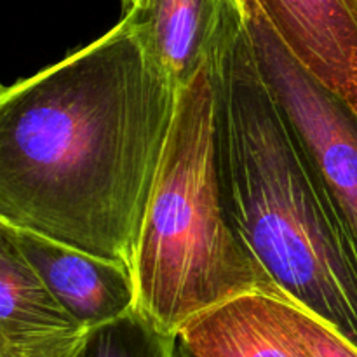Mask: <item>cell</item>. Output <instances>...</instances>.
Listing matches in <instances>:
<instances>
[{
	"label": "cell",
	"instance_id": "1",
	"mask_svg": "<svg viewBox=\"0 0 357 357\" xmlns=\"http://www.w3.org/2000/svg\"><path fill=\"white\" fill-rule=\"evenodd\" d=\"M180 84L129 16L0 94V222L132 265Z\"/></svg>",
	"mask_w": 357,
	"mask_h": 357
},
{
	"label": "cell",
	"instance_id": "2",
	"mask_svg": "<svg viewBox=\"0 0 357 357\" xmlns=\"http://www.w3.org/2000/svg\"><path fill=\"white\" fill-rule=\"evenodd\" d=\"M213 63L220 174L234 227L288 302L357 349L354 246L261 75L244 24Z\"/></svg>",
	"mask_w": 357,
	"mask_h": 357
},
{
	"label": "cell",
	"instance_id": "3",
	"mask_svg": "<svg viewBox=\"0 0 357 357\" xmlns=\"http://www.w3.org/2000/svg\"><path fill=\"white\" fill-rule=\"evenodd\" d=\"M132 271L136 309L176 337L192 319L237 296L261 293L286 300L243 243L227 209L213 61L180 87Z\"/></svg>",
	"mask_w": 357,
	"mask_h": 357
},
{
	"label": "cell",
	"instance_id": "4",
	"mask_svg": "<svg viewBox=\"0 0 357 357\" xmlns=\"http://www.w3.org/2000/svg\"><path fill=\"white\" fill-rule=\"evenodd\" d=\"M258 66L357 255V114L296 63L255 0H241Z\"/></svg>",
	"mask_w": 357,
	"mask_h": 357
},
{
	"label": "cell",
	"instance_id": "5",
	"mask_svg": "<svg viewBox=\"0 0 357 357\" xmlns=\"http://www.w3.org/2000/svg\"><path fill=\"white\" fill-rule=\"evenodd\" d=\"M0 232L13 241L52 295L87 328L110 323L136 309L132 265L96 257L2 222Z\"/></svg>",
	"mask_w": 357,
	"mask_h": 357
},
{
	"label": "cell",
	"instance_id": "6",
	"mask_svg": "<svg viewBox=\"0 0 357 357\" xmlns=\"http://www.w3.org/2000/svg\"><path fill=\"white\" fill-rule=\"evenodd\" d=\"M289 54L357 114V0H255Z\"/></svg>",
	"mask_w": 357,
	"mask_h": 357
},
{
	"label": "cell",
	"instance_id": "7",
	"mask_svg": "<svg viewBox=\"0 0 357 357\" xmlns=\"http://www.w3.org/2000/svg\"><path fill=\"white\" fill-rule=\"evenodd\" d=\"M89 331L0 232V357H77Z\"/></svg>",
	"mask_w": 357,
	"mask_h": 357
},
{
	"label": "cell",
	"instance_id": "8",
	"mask_svg": "<svg viewBox=\"0 0 357 357\" xmlns=\"http://www.w3.org/2000/svg\"><path fill=\"white\" fill-rule=\"evenodd\" d=\"M124 14L180 87L215 61L244 24L241 0H138Z\"/></svg>",
	"mask_w": 357,
	"mask_h": 357
},
{
	"label": "cell",
	"instance_id": "9",
	"mask_svg": "<svg viewBox=\"0 0 357 357\" xmlns=\"http://www.w3.org/2000/svg\"><path fill=\"white\" fill-rule=\"evenodd\" d=\"M197 357H314L261 293L206 310L178 333Z\"/></svg>",
	"mask_w": 357,
	"mask_h": 357
},
{
	"label": "cell",
	"instance_id": "10",
	"mask_svg": "<svg viewBox=\"0 0 357 357\" xmlns=\"http://www.w3.org/2000/svg\"><path fill=\"white\" fill-rule=\"evenodd\" d=\"M77 357H180L178 337L166 333L138 309L91 328Z\"/></svg>",
	"mask_w": 357,
	"mask_h": 357
},
{
	"label": "cell",
	"instance_id": "11",
	"mask_svg": "<svg viewBox=\"0 0 357 357\" xmlns=\"http://www.w3.org/2000/svg\"><path fill=\"white\" fill-rule=\"evenodd\" d=\"M272 307L314 357H357V349L296 303L271 296Z\"/></svg>",
	"mask_w": 357,
	"mask_h": 357
},
{
	"label": "cell",
	"instance_id": "12",
	"mask_svg": "<svg viewBox=\"0 0 357 357\" xmlns=\"http://www.w3.org/2000/svg\"><path fill=\"white\" fill-rule=\"evenodd\" d=\"M178 354H180V357H197V356L192 354V352L188 351L187 347H183V345H181L180 342H178Z\"/></svg>",
	"mask_w": 357,
	"mask_h": 357
},
{
	"label": "cell",
	"instance_id": "13",
	"mask_svg": "<svg viewBox=\"0 0 357 357\" xmlns=\"http://www.w3.org/2000/svg\"><path fill=\"white\" fill-rule=\"evenodd\" d=\"M121 2H122V7H124V13H128V10H131L132 7L136 6L138 0H121Z\"/></svg>",
	"mask_w": 357,
	"mask_h": 357
}]
</instances>
